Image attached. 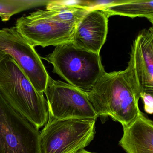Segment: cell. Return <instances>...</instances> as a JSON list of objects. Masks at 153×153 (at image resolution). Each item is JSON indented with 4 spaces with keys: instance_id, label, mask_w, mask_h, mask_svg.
Wrapping results in <instances>:
<instances>
[{
    "instance_id": "6da1fadb",
    "label": "cell",
    "mask_w": 153,
    "mask_h": 153,
    "mask_svg": "<svg viewBox=\"0 0 153 153\" xmlns=\"http://www.w3.org/2000/svg\"><path fill=\"white\" fill-rule=\"evenodd\" d=\"M85 92L98 117L110 116L123 127L129 124L141 112L138 105L141 95L127 68L105 72Z\"/></svg>"
},
{
    "instance_id": "7a4b0ae2",
    "label": "cell",
    "mask_w": 153,
    "mask_h": 153,
    "mask_svg": "<svg viewBox=\"0 0 153 153\" xmlns=\"http://www.w3.org/2000/svg\"><path fill=\"white\" fill-rule=\"evenodd\" d=\"M0 94L37 130L45 125L49 113L44 93L35 89L8 54L0 61Z\"/></svg>"
},
{
    "instance_id": "3957f363",
    "label": "cell",
    "mask_w": 153,
    "mask_h": 153,
    "mask_svg": "<svg viewBox=\"0 0 153 153\" xmlns=\"http://www.w3.org/2000/svg\"><path fill=\"white\" fill-rule=\"evenodd\" d=\"M42 59L53 65V73L85 92L89 91L105 72L100 54L77 48L71 42L56 46Z\"/></svg>"
},
{
    "instance_id": "277c9868",
    "label": "cell",
    "mask_w": 153,
    "mask_h": 153,
    "mask_svg": "<svg viewBox=\"0 0 153 153\" xmlns=\"http://www.w3.org/2000/svg\"><path fill=\"white\" fill-rule=\"evenodd\" d=\"M96 121L57 120L49 114L40 131L41 153H75L87 146L95 134Z\"/></svg>"
},
{
    "instance_id": "5b68a950",
    "label": "cell",
    "mask_w": 153,
    "mask_h": 153,
    "mask_svg": "<svg viewBox=\"0 0 153 153\" xmlns=\"http://www.w3.org/2000/svg\"><path fill=\"white\" fill-rule=\"evenodd\" d=\"M0 153H41L39 130L1 94Z\"/></svg>"
},
{
    "instance_id": "8992f818",
    "label": "cell",
    "mask_w": 153,
    "mask_h": 153,
    "mask_svg": "<svg viewBox=\"0 0 153 153\" xmlns=\"http://www.w3.org/2000/svg\"><path fill=\"white\" fill-rule=\"evenodd\" d=\"M44 94L49 115L57 120H93L98 116L86 92L50 76Z\"/></svg>"
},
{
    "instance_id": "52a82bcc",
    "label": "cell",
    "mask_w": 153,
    "mask_h": 153,
    "mask_svg": "<svg viewBox=\"0 0 153 153\" xmlns=\"http://www.w3.org/2000/svg\"><path fill=\"white\" fill-rule=\"evenodd\" d=\"M0 51L12 57L35 89L44 93L50 76L34 47L15 27L0 29Z\"/></svg>"
},
{
    "instance_id": "ba28073f",
    "label": "cell",
    "mask_w": 153,
    "mask_h": 153,
    "mask_svg": "<svg viewBox=\"0 0 153 153\" xmlns=\"http://www.w3.org/2000/svg\"><path fill=\"white\" fill-rule=\"evenodd\" d=\"M76 26L41 16L33 12L17 19L15 27L33 47L45 48L71 42Z\"/></svg>"
},
{
    "instance_id": "9c48e42d",
    "label": "cell",
    "mask_w": 153,
    "mask_h": 153,
    "mask_svg": "<svg viewBox=\"0 0 153 153\" xmlns=\"http://www.w3.org/2000/svg\"><path fill=\"white\" fill-rule=\"evenodd\" d=\"M127 68L141 96H153V27L143 30L134 40Z\"/></svg>"
},
{
    "instance_id": "30bf717a",
    "label": "cell",
    "mask_w": 153,
    "mask_h": 153,
    "mask_svg": "<svg viewBox=\"0 0 153 153\" xmlns=\"http://www.w3.org/2000/svg\"><path fill=\"white\" fill-rule=\"evenodd\" d=\"M109 18L98 7L90 9L77 25L71 42L77 48L100 54L107 37Z\"/></svg>"
},
{
    "instance_id": "8fae6325",
    "label": "cell",
    "mask_w": 153,
    "mask_h": 153,
    "mask_svg": "<svg viewBox=\"0 0 153 153\" xmlns=\"http://www.w3.org/2000/svg\"><path fill=\"white\" fill-rule=\"evenodd\" d=\"M123 127L119 144L126 153H153V122L143 113Z\"/></svg>"
},
{
    "instance_id": "7c38bea8",
    "label": "cell",
    "mask_w": 153,
    "mask_h": 153,
    "mask_svg": "<svg viewBox=\"0 0 153 153\" xmlns=\"http://www.w3.org/2000/svg\"><path fill=\"white\" fill-rule=\"evenodd\" d=\"M45 7V10H37L33 12L41 16L74 25H77L91 9L79 3L68 4L63 1L53 0Z\"/></svg>"
},
{
    "instance_id": "4fadbf2b",
    "label": "cell",
    "mask_w": 153,
    "mask_h": 153,
    "mask_svg": "<svg viewBox=\"0 0 153 153\" xmlns=\"http://www.w3.org/2000/svg\"><path fill=\"white\" fill-rule=\"evenodd\" d=\"M110 17L113 16L131 18L145 17L153 22V0L114 1L109 5L97 7Z\"/></svg>"
},
{
    "instance_id": "5bb4252c",
    "label": "cell",
    "mask_w": 153,
    "mask_h": 153,
    "mask_svg": "<svg viewBox=\"0 0 153 153\" xmlns=\"http://www.w3.org/2000/svg\"><path fill=\"white\" fill-rule=\"evenodd\" d=\"M51 0H0V18L7 22L20 12L38 7H45Z\"/></svg>"
},
{
    "instance_id": "9a60e30c",
    "label": "cell",
    "mask_w": 153,
    "mask_h": 153,
    "mask_svg": "<svg viewBox=\"0 0 153 153\" xmlns=\"http://www.w3.org/2000/svg\"><path fill=\"white\" fill-rule=\"evenodd\" d=\"M153 96L143 94L140 98L143 99L144 103V110L149 114H152L153 113Z\"/></svg>"
},
{
    "instance_id": "2e32d148",
    "label": "cell",
    "mask_w": 153,
    "mask_h": 153,
    "mask_svg": "<svg viewBox=\"0 0 153 153\" xmlns=\"http://www.w3.org/2000/svg\"><path fill=\"white\" fill-rule=\"evenodd\" d=\"M75 153H93V152H90V151H87V150H85V149H80L79 151H77Z\"/></svg>"
},
{
    "instance_id": "e0dca14e",
    "label": "cell",
    "mask_w": 153,
    "mask_h": 153,
    "mask_svg": "<svg viewBox=\"0 0 153 153\" xmlns=\"http://www.w3.org/2000/svg\"><path fill=\"white\" fill-rule=\"evenodd\" d=\"M7 54L3 52V51H0V61L5 56H6Z\"/></svg>"
}]
</instances>
